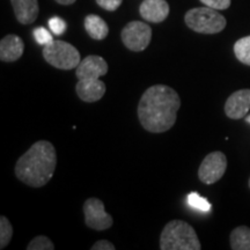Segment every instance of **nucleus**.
Masks as SVG:
<instances>
[{
	"label": "nucleus",
	"mask_w": 250,
	"mask_h": 250,
	"mask_svg": "<svg viewBox=\"0 0 250 250\" xmlns=\"http://www.w3.org/2000/svg\"><path fill=\"white\" fill-rule=\"evenodd\" d=\"M181 108L180 95L166 85H154L143 94L138 104V118L146 131L162 133L174 126Z\"/></svg>",
	"instance_id": "nucleus-1"
},
{
	"label": "nucleus",
	"mask_w": 250,
	"mask_h": 250,
	"mask_svg": "<svg viewBox=\"0 0 250 250\" xmlns=\"http://www.w3.org/2000/svg\"><path fill=\"white\" fill-rule=\"evenodd\" d=\"M56 166L55 146L48 140H40L20 156L14 171L21 182L31 188H41L52 179Z\"/></svg>",
	"instance_id": "nucleus-2"
},
{
	"label": "nucleus",
	"mask_w": 250,
	"mask_h": 250,
	"mask_svg": "<svg viewBox=\"0 0 250 250\" xmlns=\"http://www.w3.org/2000/svg\"><path fill=\"white\" fill-rule=\"evenodd\" d=\"M108 73V64L100 56H87L83 59L76 70L78 83L76 85L77 95L81 101L93 103L100 101L105 94V83L100 77Z\"/></svg>",
	"instance_id": "nucleus-3"
},
{
	"label": "nucleus",
	"mask_w": 250,
	"mask_h": 250,
	"mask_svg": "<svg viewBox=\"0 0 250 250\" xmlns=\"http://www.w3.org/2000/svg\"><path fill=\"white\" fill-rule=\"evenodd\" d=\"M161 250H201L202 246L192 226L183 220H171L162 229Z\"/></svg>",
	"instance_id": "nucleus-4"
},
{
	"label": "nucleus",
	"mask_w": 250,
	"mask_h": 250,
	"mask_svg": "<svg viewBox=\"0 0 250 250\" xmlns=\"http://www.w3.org/2000/svg\"><path fill=\"white\" fill-rule=\"evenodd\" d=\"M184 21L190 29L199 34H218L225 29L227 23L224 15L208 6L188 11Z\"/></svg>",
	"instance_id": "nucleus-5"
},
{
	"label": "nucleus",
	"mask_w": 250,
	"mask_h": 250,
	"mask_svg": "<svg viewBox=\"0 0 250 250\" xmlns=\"http://www.w3.org/2000/svg\"><path fill=\"white\" fill-rule=\"evenodd\" d=\"M45 62L59 70H73L81 62L80 52L76 46L65 41H52L43 48Z\"/></svg>",
	"instance_id": "nucleus-6"
},
{
	"label": "nucleus",
	"mask_w": 250,
	"mask_h": 250,
	"mask_svg": "<svg viewBox=\"0 0 250 250\" xmlns=\"http://www.w3.org/2000/svg\"><path fill=\"white\" fill-rule=\"evenodd\" d=\"M122 42L127 49L134 52L144 51L152 40V29L142 21H131L123 28Z\"/></svg>",
	"instance_id": "nucleus-7"
},
{
	"label": "nucleus",
	"mask_w": 250,
	"mask_h": 250,
	"mask_svg": "<svg viewBox=\"0 0 250 250\" xmlns=\"http://www.w3.org/2000/svg\"><path fill=\"white\" fill-rule=\"evenodd\" d=\"M227 169V158L223 152L208 153L198 169L199 181L204 184H213L224 176Z\"/></svg>",
	"instance_id": "nucleus-8"
},
{
	"label": "nucleus",
	"mask_w": 250,
	"mask_h": 250,
	"mask_svg": "<svg viewBox=\"0 0 250 250\" xmlns=\"http://www.w3.org/2000/svg\"><path fill=\"white\" fill-rule=\"evenodd\" d=\"M85 223L89 228L95 230H105L114 224L112 217L104 210L101 199L88 198L83 204Z\"/></svg>",
	"instance_id": "nucleus-9"
},
{
	"label": "nucleus",
	"mask_w": 250,
	"mask_h": 250,
	"mask_svg": "<svg viewBox=\"0 0 250 250\" xmlns=\"http://www.w3.org/2000/svg\"><path fill=\"white\" fill-rule=\"evenodd\" d=\"M250 110V89L234 92L225 103V114L230 120H241Z\"/></svg>",
	"instance_id": "nucleus-10"
},
{
	"label": "nucleus",
	"mask_w": 250,
	"mask_h": 250,
	"mask_svg": "<svg viewBox=\"0 0 250 250\" xmlns=\"http://www.w3.org/2000/svg\"><path fill=\"white\" fill-rule=\"evenodd\" d=\"M139 12L145 21L160 23L169 15V5L166 0H144Z\"/></svg>",
	"instance_id": "nucleus-11"
},
{
	"label": "nucleus",
	"mask_w": 250,
	"mask_h": 250,
	"mask_svg": "<svg viewBox=\"0 0 250 250\" xmlns=\"http://www.w3.org/2000/svg\"><path fill=\"white\" fill-rule=\"evenodd\" d=\"M24 51V43L18 35L5 36L0 41V59L6 62H17Z\"/></svg>",
	"instance_id": "nucleus-12"
},
{
	"label": "nucleus",
	"mask_w": 250,
	"mask_h": 250,
	"mask_svg": "<svg viewBox=\"0 0 250 250\" xmlns=\"http://www.w3.org/2000/svg\"><path fill=\"white\" fill-rule=\"evenodd\" d=\"M17 20L22 24L33 23L39 17L40 6L37 0H11Z\"/></svg>",
	"instance_id": "nucleus-13"
},
{
	"label": "nucleus",
	"mask_w": 250,
	"mask_h": 250,
	"mask_svg": "<svg viewBox=\"0 0 250 250\" xmlns=\"http://www.w3.org/2000/svg\"><path fill=\"white\" fill-rule=\"evenodd\" d=\"M85 29L93 40L102 41L108 36L109 27L101 17L89 14L85 18Z\"/></svg>",
	"instance_id": "nucleus-14"
},
{
	"label": "nucleus",
	"mask_w": 250,
	"mask_h": 250,
	"mask_svg": "<svg viewBox=\"0 0 250 250\" xmlns=\"http://www.w3.org/2000/svg\"><path fill=\"white\" fill-rule=\"evenodd\" d=\"M229 242L233 250H250V228L247 226L234 228L230 233Z\"/></svg>",
	"instance_id": "nucleus-15"
},
{
	"label": "nucleus",
	"mask_w": 250,
	"mask_h": 250,
	"mask_svg": "<svg viewBox=\"0 0 250 250\" xmlns=\"http://www.w3.org/2000/svg\"><path fill=\"white\" fill-rule=\"evenodd\" d=\"M234 54L237 61L250 66V35L236 41L234 44Z\"/></svg>",
	"instance_id": "nucleus-16"
},
{
	"label": "nucleus",
	"mask_w": 250,
	"mask_h": 250,
	"mask_svg": "<svg viewBox=\"0 0 250 250\" xmlns=\"http://www.w3.org/2000/svg\"><path fill=\"white\" fill-rule=\"evenodd\" d=\"M13 236V226L5 215L0 218V249H5Z\"/></svg>",
	"instance_id": "nucleus-17"
},
{
	"label": "nucleus",
	"mask_w": 250,
	"mask_h": 250,
	"mask_svg": "<svg viewBox=\"0 0 250 250\" xmlns=\"http://www.w3.org/2000/svg\"><path fill=\"white\" fill-rule=\"evenodd\" d=\"M188 204L195 208V210L203 212H208L211 210V204L208 203V199L197 192H191L188 195Z\"/></svg>",
	"instance_id": "nucleus-18"
},
{
	"label": "nucleus",
	"mask_w": 250,
	"mask_h": 250,
	"mask_svg": "<svg viewBox=\"0 0 250 250\" xmlns=\"http://www.w3.org/2000/svg\"><path fill=\"white\" fill-rule=\"evenodd\" d=\"M54 242L48 236L39 235L28 243L27 250H54Z\"/></svg>",
	"instance_id": "nucleus-19"
},
{
	"label": "nucleus",
	"mask_w": 250,
	"mask_h": 250,
	"mask_svg": "<svg viewBox=\"0 0 250 250\" xmlns=\"http://www.w3.org/2000/svg\"><path fill=\"white\" fill-rule=\"evenodd\" d=\"M33 33H34V37H35L36 42L41 45H46V44H49V43H51L52 41H54V39H52L51 33H50L48 29H45V28H43V27L35 28Z\"/></svg>",
	"instance_id": "nucleus-20"
},
{
	"label": "nucleus",
	"mask_w": 250,
	"mask_h": 250,
	"mask_svg": "<svg viewBox=\"0 0 250 250\" xmlns=\"http://www.w3.org/2000/svg\"><path fill=\"white\" fill-rule=\"evenodd\" d=\"M49 27L55 35H62L66 30V22L59 17H54L49 20Z\"/></svg>",
	"instance_id": "nucleus-21"
},
{
	"label": "nucleus",
	"mask_w": 250,
	"mask_h": 250,
	"mask_svg": "<svg viewBox=\"0 0 250 250\" xmlns=\"http://www.w3.org/2000/svg\"><path fill=\"white\" fill-rule=\"evenodd\" d=\"M203 4L217 11L227 9L230 6V0H201Z\"/></svg>",
	"instance_id": "nucleus-22"
},
{
	"label": "nucleus",
	"mask_w": 250,
	"mask_h": 250,
	"mask_svg": "<svg viewBox=\"0 0 250 250\" xmlns=\"http://www.w3.org/2000/svg\"><path fill=\"white\" fill-rule=\"evenodd\" d=\"M123 0H96L100 7L109 12H114L122 5Z\"/></svg>",
	"instance_id": "nucleus-23"
},
{
	"label": "nucleus",
	"mask_w": 250,
	"mask_h": 250,
	"mask_svg": "<svg viewBox=\"0 0 250 250\" xmlns=\"http://www.w3.org/2000/svg\"><path fill=\"white\" fill-rule=\"evenodd\" d=\"M90 249L92 250H115L116 249V247L112 245L110 241H108V240H100V241L94 243Z\"/></svg>",
	"instance_id": "nucleus-24"
},
{
	"label": "nucleus",
	"mask_w": 250,
	"mask_h": 250,
	"mask_svg": "<svg viewBox=\"0 0 250 250\" xmlns=\"http://www.w3.org/2000/svg\"><path fill=\"white\" fill-rule=\"evenodd\" d=\"M55 1H57L58 4H61V5H72V4H74L77 0H55Z\"/></svg>",
	"instance_id": "nucleus-25"
},
{
	"label": "nucleus",
	"mask_w": 250,
	"mask_h": 250,
	"mask_svg": "<svg viewBox=\"0 0 250 250\" xmlns=\"http://www.w3.org/2000/svg\"><path fill=\"white\" fill-rule=\"evenodd\" d=\"M246 122H247V123L250 124V114H248V115H247V116H246Z\"/></svg>",
	"instance_id": "nucleus-26"
},
{
	"label": "nucleus",
	"mask_w": 250,
	"mask_h": 250,
	"mask_svg": "<svg viewBox=\"0 0 250 250\" xmlns=\"http://www.w3.org/2000/svg\"><path fill=\"white\" fill-rule=\"evenodd\" d=\"M249 188H250V179H249Z\"/></svg>",
	"instance_id": "nucleus-27"
}]
</instances>
